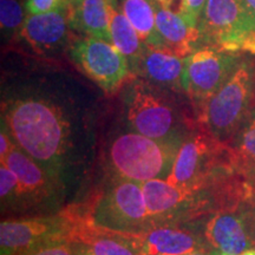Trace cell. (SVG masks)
Instances as JSON below:
<instances>
[{
    "instance_id": "1",
    "label": "cell",
    "mask_w": 255,
    "mask_h": 255,
    "mask_svg": "<svg viewBox=\"0 0 255 255\" xmlns=\"http://www.w3.org/2000/svg\"><path fill=\"white\" fill-rule=\"evenodd\" d=\"M1 123L25 154L58 176L71 144V124L58 105L44 98H19L6 105Z\"/></svg>"
},
{
    "instance_id": "2",
    "label": "cell",
    "mask_w": 255,
    "mask_h": 255,
    "mask_svg": "<svg viewBox=\"0 0 255 255\" xmlns=\"http://www.w3.org/2000/svg\"><path fill=\"white\" fill-rule=\"evenodd\" d=\"M90 221L89 205L69 206L53 215L2 220L0 255H28L50 245L71 244Z\"/></svg>"
},
{
    "instance_id": "3",
    "label": "cell",
    "mask_w": 255,
    "mask_h": 255,
    "mask_svg": "<svg viewBox=\"0 0 255 255\" xmlns=\"http://www.w3.org/2000/svg\"><path fill=\"white\" fill-rule=\"evenodd\" d=\"M180 149L175 139H158L128 132L117 137L109 150L110 165L119 177L142 183L167 178Z\"/></svg>"
},
{
    "instance_id": "4",
    "label": "cell",
    "mask_w": 255,
    "mask_h": 255,
    "mask_svg": "<svg viewBox=\"0 0 255 255\" xmlns=\"http://www.w3.org/2000/svg\"><path fill=\"white\" fill-rule=\"evenodd\" d=\"M199 28L200 45L255 55V17L245 0H206Z\"/></svg>"
},
{
    "instance_id": "5",
    "label": "cell",
    "mask_w": 255,
    "mask_h": 255,
    "mask_svg": "<svg viewBox=\"0 0 255 255\" xmlns=\"http://www.w3.org/2000/svg\"><path fill=\"white\" fill-rule=\"evenodd\" d=\"M89 214L96 227L119 234H137L154 227L141 183L122 177L91 201Z\"/></svg>"
},
{
    "instance_id": "6",
    "label": "cell",
    "mask_w": 255,
    "mask_h": 255,
    "mask_svg": "<svg viewBox=\"0 0 255 255\" xmlns=\"http://www.w3.org/2000/svg\"><path fill=\"white\" fill-rule=\"evenodd\" d=\"M253 95V72L241 63L231 78L200 111L206 131L225 142L238 129L250 109Z\"/></svg>"
},
{
    "instance_id": "7",
    "label": "cell",
    "mask_w": 255,
    "mask_h": 255,
    "mask_svg": "<svg viewBox=\"0 0 255 255\" xmlns=\"http://www.w3.org/2000/svg\"><path fill=\"white\" fill-rule=\"evenodd\" d=\"M240 64L239 55L201 46L186 57L183 91L201 111Z\"/></svg>"
},
{
    "instance_id": "8",
    "label": "cell",
    "mask_w": 255,
    "mask_h": 255,
    "mask_svg": "<svg viewBox=\"0 0 255 255\" xmlns=\"http://www.w3.org/2000/svg\"><path fill=\"white\" fill-rule=\"evenodd\" d=\"M70 56L79 70L105 94H115L133 73L126 57L110 41L95 37L76 40Z\"/></svg>"
},
{
    "instance_id": "9",
    "label": "cell",
    "mask_w": 255,
    "mask_h": 255,
    "mask_svg": "<svg viewBox=\"0 0 255 255\" xmlns=\"http://www.w3.org/2000/svg\"><path fill=\"white\" fill-rule=\"evenodd\" d=\"M127 119L135 132L164 139L175 127V111L148 83L132 82L126 94Z\"/></svg>"
},
{
    "instance_id": "10",
    "label": "cell",
    "mask_w": 255,
    "mask_h": 255,
    "mask_svg": "<svg viewBox=\"0 0 255 255\" xmlns=\"http://www.w3.org/2000/svg\"><path fill=\"white\" fill-rule=\"evenodd\" d=\"M245 205L216 210L206 222L205 241L218 255H240L255 248V212L251 214Z\"/></svg>"
},
{
    "instance_id": "11",
    "label": "cell",
    "mask_w": 255,
    "mask_h": 255,
    "mask_svg": "<svg viewBox=\"0 0 255 255\" xmlns=\"http://www.w3.org/2000/svg\"><path fill=\"white\" fill-rule=\"evenodd\" d=\"M146 209L152 226L167 225V220H173L184 210L203 209L200 193L182 189L169 183L164 178H155L141 183Z\"/></svg>"
},
{
    "instance_id": "12",
    "label": "cell",
    "mask_w": 255,
    "mask_h": 255,
    "mask_svg": "<svg viewBox=\"0 0 255 255\" xmlns=\"http://www.w3.org/2000/svg\"><path fill=\"white\" fill-rule=\"evenodd\" d=\"M72 4L45 13L28 14L20 28V36L38 53H53L63 49L71 28Z\"/></svg>"
},
{
    "instance_id": "13",
    "label": "cell",
    "mask_w": 255,
    "mask_h": 255,
    "mask_svg": "<svg viewBox=\"0 0 255 255\" xmlns=\"http://www.w3.org/2000/svg\"><path fill=\"white\" fill-rule=\"evenodd\" d=\"M120 235L141 255H187L196 251H206L202 240L196 234L170 225L155 226L137 234Z\"/></svg>"
},
{
    "instance_id": "14",
    "label": "cell",
    "mask_w": 255,
    "mask_h": 255,
    "mask_svg": "<svg viewBox=\"0 0 255 255\" xmlns=\"http://www.w3.org/2000/svg\"><path fill=\"white\" fill-rule=\"evenodd\" d=\"M0 162L7 165L17 176L20 201H28V205L39 203L51 199L55 194L57 177L25 154L18 145Z\"/></svg>"
},
{
    "instance_id": "15",
    "label": "cell",
    "mask_w": 255,
    "mask_h": 255,
    "mask_svg": "<svg viewBox=\"0 0 255 255\" xmlns=\"http://www.w3.org/2000/svg\"><path fill=\"white\" fill-rule=\"evenodd\" d=\"M186 57H180L165 47L144 46L136 73L159 87L183 90L182 79Z\"/></svg>"
},
{
    "instance_id": "16",
    "label": "cell",
    "mask_w": 255,
    "mask_h": 255,
    "mask_svg": "<svg viewBox=\"0 0 255 255\" xmlns=\"http://www.w3.org/2000/svg\"><path fill=\"white\" fill-rule=\"evenodd\" d=\"M154 5L158 33L168 50L184 58L199 49V26H191L181 15L162 7L155 0Z\"/></svg>"
},
{
    "instance_id": "17",
    "label": "cell",
    "mask_w": 255,
    "mask_h": 255,
    "mask_svg": "<svg viewBox=\"0 0 255 255\" xmlns=\"http://www.w3.org/2000/svg\"><path fill=\"white\" fill-rule=\"evenodd\" d=\"M119 0H81L72 5L71 28L88 37L110 41L111 8Z\"/></svg>"
},
{
    "instance_id": "18",
    "label": "cell",
    "mask_w": 255,
    "mask_h": 255,
    "mask_svg": "<svg viewBox=\"0 0 255 255\" xmlns=\"http://www.w3.org/2000/svg\"><path fill=\"white\" fill-rule=\"evenodd\" d=\"M71 244L79 255H141L122 235L97 228L92 222L82 229Z\"/></svg>"
},
{
    "instance_id": "19",
    "label": "cell",
    "mask_w": 255,
    "mask_h": 255,
    "mask_svg": "<svg viewBox=\"0 0 255 255\" xmlns=\"http://www.w3.org/2000/svg\"><path fill=\"white\" fill-rule=\"evenodd\" d=\"M110 37L111 44L126 57L132 73L136 75L145 45L131 23L120 9L119 2L111 8Z\"/></svg>"
},
{
    "instance_id": "20",
    "label": "cell",
    "mask_w": 255,
    "mask_h": 255,
    "mask_svg": "<svg viewBox=\"0 0 255 255\" xmlns=\"http://www.w3.org/2000/svg\"><path fill=\"white\" fill-rule=\"evenodd\" d=\"M119 7L131 23L144 45L165 47L156 25L154 0H121Z\"/></svg>"
},
{
    "instance_id": "21",
    "label": "cell",
    "mask_w": 255,
    "mask_h": 255,
    "mask_svg": "<svg viewBox=\"0 0 255 255\" xmlns=\"http://www.w3.org/2000/svg\"><path fill=\"white\" fill-rule=\"evenodd\" d=\"M0 196H1V209L14 207L20 201L19 182L13 171L7 165L0 164Z\"/></svg>"
},
{
    "instance_id": "22",
    "label": "cell",
    "mask_w": 255,
    "mask_h": 255,
    "mask_svg": "<svg viewBox=\"0 0 255 255\" xmlns=\"http://www.w3.org/2000/svg\"><path fill=\"white\" fill-rule=\"evenodd\" d=\"M24 9L17 0H0V26L2 32L13 33L23 26Z\"/></svg>"
},
{
    "instance_id": "23",
    "label": "cell",
    "mask_w": 255,
    "mask_h": 255,
    "mask_svg": "<svg viewBox=\"0 0 255 255\" xmlns=\"http://www.w3.org/2000/svg\"><path fill=\"white\" fill-rule=\"evenodd\" d=\"M237 151L245 168L255 173V117L242 131Z\"/></svg>"
},
{
    "instance_id": "24",
    "label": "cell",
    "mask_w": 255,
    "mask_h": 255,
    "mask_svg": "<svg viewBox=\"0 0 255 255\" xmlns=\"http://www.w3.org/2000/svg\"><path fill=\"white\" fill-rule=\"evenodd\" d=\"M71 4V0H27L25 9L27 14L45 13Z\"/></svg>"
},
{
    "instance_id": "25",
    "label": "cell",
    "mask_w": 255,
    "mask_h": 255,
    "mask_svg": "<svg viewBox=\"0 0 255 255\" xmlns=\"http://www.w3.org/2000/svg\"><path fill=\"white\" fill-rule=\"evenodd\" d=\"M28 255H79V253L73 244L60 242V244L39 248V250L32 252Z\"/></svg>"
},
{
    "instance_id": "26",
    "label": "cell",
    "mask_w": 255,
    "mask_h": 255,
    "mask_svg": "<svg viewBox=\"0 0 255 255\" xmlns=\"http://www.w3.org/2000/svg\"><path fill=\"white\" fill-rule=\"evenodd\" d=\"M206 0H187L186 20L191 26H199V21L205 7Z\"/></svg>"
},
{
    "instance_id": "27",
    "label": "cell",
    "mask_w": 255,
    "mask_h": 255,
    "mask_svg": "<svg viewBox=\"0 0 255 255\" xmlns=\"http://www.w3.org/2000/svg\"><path fill=\"white\" fill-rule=\"evenodd\" d=\"M17 146L11 135H9L4 124L1 123V133H0V161H4L13 149Z\"/></svg>"
},
{
    "instance_id": "28",
    "label": "cell",
    "mask_w": 255,
    "mask_h": 255,
    "mask_svg": "<svg viewBox=\"0 0 255 255\" xmlns=\"http://www.w3.org/2000/svg\"><path fill=\"white\" fill-rule=\"evenodd\" d=\"M245 2H246L248 8L251 9V12L254 14V17H255V0H245Z\"/></svg>"
},
{
    "instance_id": "29",
    "label": "cell",
    "mask_w": 255,
    "mask_h": 255,
    "mask_svg": "<svg viewBox=\"0 0 255 255\" xmlns=\"http://www.w3.org/2000/svg\"><path fill=\"white\" fill-rule=\"evenodd\" d=\"M187 255H210V254L207 253V251H196V252H193V253L187 254Z\"/></svg>"
},
{
    "instance_id": "30",
    "label": "cell",
    "mask_w": 255,
    "mask_h": 255,
    "mask_svg": "<svg viewBox=\"0 0 255 255\" xmlns=\"http://www.w3.org/2000/svg\"><path fill=\"white\" fill-rule=\"evenodd\" d=\"M240 255H255V248H251V250L245 251L244 253H241Z\"/></svg>"
},
{
    "instance_id": "31",
    "label": "cell",
    "mask_w": 255,
    "mask_h": 255,
    "mask_svg": "<svg viewBox=\"0 0 255 255\" xmlns=\"http://www.w3.org/2000/svg\"><path fill=\"white\" fill-rule=\"evenodd\" d=\"M79 1H81V0H71V4H72V5H76V4H77V2H79Z\"/></svg>"
},
{
    "instance_id": "32",
    "label": "cell",
    "mask_w": 255,
    "mask_h": 255,
    "mask_svg": "<svg viewBox=\"0 0 255 255\" xmlns=\"http://www.w3.org/2000/svg\"><path fill=\"white\" fill-rule=\"evenodd\" d=\"M221 255H228V254H221Z\"/></svg>"
}]
</instances>
